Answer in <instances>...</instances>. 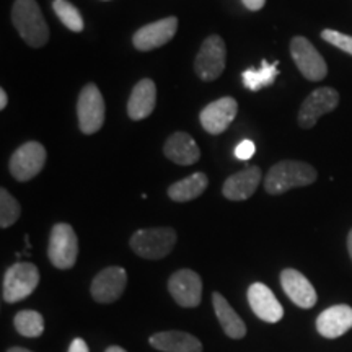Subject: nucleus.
<instances>
[{"label": "nucleus", "instance_id": "nucleus-34", "mask_svg": "<svg viewBox=\"0 0 352 352\" xmlns=\"http://www.w3.org/2000/svg\"><path fill=\"white\" fill-rule=\"evenodd\" d=\"M104 352H126L124 349H122V347H120V346H111V347H108L107 351Z\"/></svg>", "mask_w": 352, "mask_h": 352}, {"label": "nucleus", "instance_id": "nucleus-29", "mask_svg": "<svg viewBox=\"0 0 352 352\" xmlns=\"http://www.w3.org/2000/svg\"><path fill=\"white\" fill-rule=\"evenodd\" d=\"M254 153H256V145L252 140H241V142L236 145L235 148V157L240 158V160H250Z\"/></svg>", "mask_w": 352, "mask_h": 352}, {"label": "nucleus", "instance_id": "nucleus-13", "mask_svg": "<svg viewBox=\"0 0 352 352\" xmlns=\"http://www.w3.org/2000/svg\"><path fill=\"white\" fill-rule=\"evenodd\" d=\"M236 111H239V103L232 96H223V98L215 100L201 111V124L209 134H222L228 129L232 121L235 120Z\"/></svg>", "mask_w": 352, "mask_h": 352}, {"label": "nucleus", "instance_id": "nucleus-15", "mask_svg": "<svg viewBox=\"0 0 352 352\" xmlns=\"http://www.w3.org/2000/svg\"><path fill=\"white\" fill-rule=\"evenodd\" d=\"M248 302L254 315L266 323H277L283 320L284 308L272 290L261 283H254L248 289Z\"/></svg>", "mask_w": 352, "mask_h": 352}, {"label": "nucleus", "instance_id": "nucleus-28", "mask_svg": "<svg viewBox=\"0 0 352 352\" xmlns=\"http://www.w3.org/2000/svg\"><path fill=\"white\" fill-rule=\"evenodd\" d=\"M321 38L327 43L333 44L338 50L344 51L347 54L352 56V36H349V34L334 32V30H323V32H321Z\"/></svg>", "mask_w": 352, "mask_h": 352}, {"label": "nucleus", "instance_id": "nucleus-22", "mask_svg": "<svg viewBox=\"0 0 352 352\" xmlns=\"http://www.w3.org/2000/svg\"><path fill=\"white\" fill-rule=\"evenodd\" d=\"M212 305H214L215 315H217L219 318L220 327H222L227 336L232 338V340H241V338L246 334V327L243 320L236 315V311L233 310L230 303L227 302V298L223 297L222 294L214 292Z\"/></svg>", "mask_w": 352, "mask_h": 352}, {"label": "nucleus", "instance_id": "nucleus-3", "mask_svg": "<svg viewBox=\"0 0 352 352\" xmlns=\"http://www.w3.org/2000/svg\"><path fill=\"white\" fill-rule=\"evenodd\" d=\"M131 248L144 259H162L171 253L176 243V232L170 227L142 228L131 236Z\"/></svg>", "mask_w": 352, "mask_h": 352}, {"label": "nucleus", "instance_id": "nucleus-33", "mask_svg": "<svg viewBox=\"0 0 352 352\" xmlns=\"http://www.w3.org/2000/svg\"><path fill=\"white\" fill-rule=\"evenodd\" d=\"M347 250H349V254L352 259V230L349 232V236H347Z\"/></svg>", "mask_w": 352, "mask_h": 352}, {"label": "nucleus", "instance_id": "nucleus-27", "mask_svg": "<svg viewBox=\"0 0 352 352\" xmlns=\"http://www.w3.org/2000/svg\"><path fill=\"white\" fill-rule=\"evenodd\" d=\"M21 214L20 202L7 189H0V227L7 228L16 222Z\"/></svg>", "mask_w": 352, "mask_h": 352}, {"label": "nucleus", "instance_id": "nucleus-31", "mask_svg": "<svg viewBox=\"0 0 352 352\" xmlns=\"http://www.w3.org/2000/svg\"><path fill=\"white\" fill-rule=\"evenodd\" d=\"M241 2H243V6L248 8V10L258 12V10H261V8L264 7L266 0H241Z\"/></svg>", "mask_w": 352, "mask_h": 352}, {"label": "nucleus", "instance_id": "nucleus-8", "mask_svg": "<svg viewBox=\"0 0 352 352\" xmlns=\"http://www.w3.org/2000/svg\"><path fill=\"white\" fill-rule=\"evenodd\" d=\"M290 56L307 80L320 82L327 77V63L307 38L296 36L290 41Z\"/></svg>", "mask_w": 352, "mask_h": 352}, {"label": "nucleus", "instance_id": "nucleus-17", "mask_svg": "<svg viewBox=\"0 0 352 352\" xmlns=\"http://www.w3.org/2000/svg\"><path fill=\"white\" fill-rule=\"evenodd\" d=\"M263 173L258 166H248V168L228 176L223 183L222 192L230 201H245L252 197L261 183Z\"/></svg>", "mask_w": 352, "mask_h": 352}, {"label": "nucleus", "instance_id": "nucleus-11", "mask_svg": "<svg viewBox=\"0 0 352 352\" xmlns=\"http://www.w3.org/2000/svg\"><path fill=\"white\" fill-rule=\"evenodd\" d=\"M168 290L178 305L192 308L201 302L202 280L195 271L179 270L168 279Z\"/></svg>", "mask_w": 352, "mask_h": 352}, {"label": "nucleus", "instance_id": "nucleus-23", "mask_svg": "<svg viewBox=\"0 0 352 352\" xmlns=\"http://www.w3.org/2000/svg\"><path fill=\"white\" fill-rule=\"evenodd\" d=\"M209 184V178L206 173H195L188 178L179 179L168 188L170 199L176 202H188L199 197L206 191Z\"/></svg>", "mask_w": 352, "mask_h": 352}, {"label": "nucleus", "instance_id": "nucleus-5", "mask_svg": "<svg viewBox=\"0 0 352 352\" xmlns=\"http://www.w3.org/2000/svg\"><path fill=\"white\" fill-rule=\"evenodd\" d=\"M78 240L69 223H56L51 230L47 256L57 270H70L77 261Z\"/></svg>", "mask_w": 352, "mask_h": 352}, {"label": "nucleus", "instance_id": "nucleus-25", "mask_svg": "<svg viewBox=\"0 0 352 352\" xmlns=\"http://www.w3.org/2000/svg\"><path fill=\"white\" fill-rule=\"evenodd\" d=\"M15 329L25 338H38L44 331V318L34 310H21L15 315Z\"/></svg>", "mask_w": 352, "mask_h": 352}, {"label": "nucleus", "instance_id": "nucleus-26", "mask_svg": "<svg viewBox=\"0 0 352 352\" xmlns=\"http://www.w3.org/2000/svg\"><path fill=\"white\" fill-rule=\"evenodd\" d=\"M54 7L56 15L59 16V20L67 26L70 32L74 33H80L83 30V19L80 15V12L77 10L76 6L67 2V0H54L52 3Z\"/></svg>", "mask_w": 352, "mask_h": 352}, {"label": "nucleus", "instance_id": "nucleus-14", "mask_svg": "<svg viewBox=\"0 0 352 352\" xmlns=\"http://www.w3.org/2000/svg\"><path fill=\"white\" fill-rule=\"evenodd\" d=\"M127 274L120 266H111L95 276L91 283V297L100 303H113L122 296L126 289Z\"/></svg>", "mask_w": 352, "mask_h": 352}, {"label": "nucleus", "instance_id": "nucleus-16", "mask_svg": "<svg viewBox=\"0 0 352 352\" xmlns=\"http://www.w3.org/2000/svg\"><path fill=\"white\" fill-rule=\"evenodd\" d=\"M352 328V308L349 305H334L321 311L316 318V331L327 340H336Z\"/></svg>", "mask_w": 352, "mask_h": 352}, {"label": "nucleus", "instance_id": "nucleus-6", "mask_svg": "<svg viewBox=\"0 0 352 352\" xmlns=\"http://www.w3.org/2000/svg\"><path fill=\"white\" fill-rule=\"evenodd\" d=\"M78 126L83 134H95L104 122V100L95 83L82 88L77 101Z\"/></svg>", "mask_w": 352, "mask_h": 352}, {"label": "nucleus", "instance_id": "nucleus-35", "mask_svg": "<svg viewBox=\"0 0 352 352\" xmlns=\"http://www.w3.org/2000/svg\"><path fill=\"white\" fill-rule=\"evenodd\" d=\"M7 352H33V351L25 349V347H12V349H8Z\"/></svg>", "mask_w": 352, "mask_h": 352}, {"label": "nucleus", "instance_id": "nucleus-32", "mask_svg": "<svg viewBox=\"0 0 352 352\" xmlns=\"http://www.w3.org/2000/svg\"><path fill=\"white\" fill-rule=\"evenodd\" d=\"M8 103V96L6 94V90H0V109H6Z\"/></svg>", "mask_w": 352, "mask_h": 352}, {"label": "nucleus", "instance_id": "nucleus-1", "mask_svg": "<svg viewBox=\"0 0 352 352\" xmlns=\"http://www.w3.org/2000/svg\"><path fill=\"white\" fill-rule=\"evenodd\" d=\"M318 173L311 165L297 160H283L272 165L264 178V189L270 195H284L294 188L308 186L315 183Z\"/></svg>", "mask_w": 352, "mask_h": 352}, {"label": "nucleus", "instance_id": "nucleus-7", "mask_svg": "<svg viewBox=\"0 0 352 352\" xmlns=\"http://www.w3.org/2000/svg\"><path fill=\"white\" fill-rule=\"evenodd\" d=\"M227 59V47L223 39L212 34L202 43L199 52H197L195 60V70L201 80L212 82L222 76L226 69Z\"/></svg>", "mask_w": 352, "mask_h": 352}, {"label": "nucleus", "instance_id": "nucleus-20", "mask_svg": "<svg viewBox=\"0 0 352 352\" xmlns=\"http://www.w3.org/2000/svg\"><path fill=\"white\" fill-rule=\"evenodd\" d=\"M164 153L168 160L176 165H192L201 158V151L196 140L186 132H175L165 142Z\"/></svg>", "mask_w": 352, "mask_h": 352}, {"label": "nucleus", "instance_id": "nucleus-4", "mask_svg": "<svg viewBox=\"0 0 352 352\" xmlns=\"http://www.w3.org/2000/svg\"><path fill=\"white\" fill-rule=\"evenodd\" d=\"M39 284V271L32 263H16L10 266L3 276L2 297L7 303L25 300L36 290Z\"/></svg>", "mask_w": 352, "mask_h": 352}, {"label": "nucleus", "instance_id": "nucleus-18", "mask_svg": "<svg viewBox=\"0 0 352 352\" xmlns=\"http://www.w3.org/2000/svg\"><path fill=\"white\" fill-rule=\"evenodd\" d=\"M280 284L287 297L300 308H311L316 303V290L302 272L284 270L280 272Z\"/></svg>", "mask_w": 352, "mask_h": 352}, {"label": "nucleus", "instance_id": "nucleus-10", "mask_svg": "<svg viewBox=\"0 0 352 352\" xmlns=\"http://www.w3.org/2000/svg\"><path fill=\"white\" fill-rule=\"evenodd\" d=\"M46 148L39 142H26L13 152L10 158V173L19 182H30L46 164Z\"/></svg>", "mask_w": 352, "mask_h": 352}, {"label": "nucleus", "instance_id": "nucleus-21", "mask_svg": "<svg viewBox=\"0 0 352 352\" xmlns=\"http://www.w3.org/2000/svg\"><path fill=\"white\" fill-rule=\"evenodd\" d=\"M152 347L164 352H202V344L192 334L184 331H164L148 338Z\"/></svg>", "mask_w": 352, "mask_h": 352}, {"label": "nucleus", "instance_id": "nucleus-19", "mask_svg": "<svg viewBox=\"0 0 352 352\" xmlns=\"http://www.w3.org/2000/svg\"><path fill=\"white\" fill-rule=\"evenodd\" d=\"M157 101V87L151 78H142L132 88V94L127 101V114L131 120L140 121L151 116Z\"/></svg>", "mask_w": 352, "mask_h": 352}, {"label": "nucleus", "instance_id": "nucleus-30", "mask_svg": "<svg viewBox=\"0 0 352 352\" xmlns=\"http://www.w3.org/2000/svg\"><path fill=\"white\" fill-rule=\"evenodd\" d=\"M69 352H90V351H88L87 342L83 341L82 338H77V340H74L72 344H70Z\"/></svg>", "mask_w": 352, "mask_h": 352}, {"label": "nucleus", "instance_id": "nucleus-12", "mask_svg": "<svg viewBox=\"0 0 352 352\" xmlns=\"http://www.w3.org/2000/svg\"><path fill=\"white\" fill-rule=\"evenodd\" d=\"M178 30V19L176 16H166L164 20L153 21L138 30L132 36V43L139 51H152L164 46L173 39Z\"/></svg>", "mask_w": 352, "mask_h": 352}, {"label": "nucleus", "instance_id": "nucleus-2", "mask_svg": "<svg viewBox=\"0 0 352 352\" xmlns=\"http://www.w3.org/2000/svg\"><path fill=\"white\" fill-rule=\"evenodd\" d=\"M12 23L28 46L41 47L50 39V28L36 0H15Z\"/></svg>", "mask_w": 352, "mask_h": 352}, {"label": "nucleus", "instance_id": "nucleus-9", "mask_svg": "<svg viewBox=\"0 0 352 352\" xmlns=\"http://www.w3.org/2000/svg\"><path fill=\"white\" fill-rule=\"evenodd\" d=\"M338 104H340V94L334 88H316L303 100L300 111H298V126L302 129H311L321 116L331 113Z\"/></svg>", "mask_w": 352, "mask_h": 352}, {"label": "nucleus", "instance_id": "nucleus-24", "mask_svg": "<svg viewBox=\"0 0 352 352\" xmlns=\"http://www.w3.org/2000/svg\"><path fill=\"white\" fill-rule=\"evenodd\" d=\"M243 85L252 91H258L264 87L272 85V82L276 80L277 77V64H267V60H263L261 69L254 70L248 69L243 72Z\"/></svg>", "mask_w": 352, "mask_h": 352}]
</instances>
